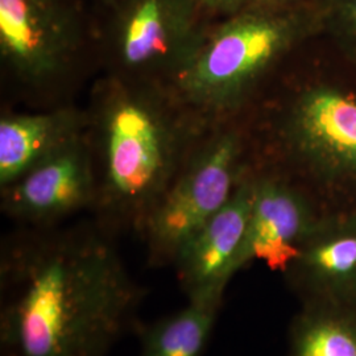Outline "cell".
<instances>
[{"label": "cell", "instance_id": "obj_1", "mask_svg": "<svg viewBox=\"0 0 356 356\" xmlns=\"http://www.w3.org/2000/svg\"><path fill=\"white\" fill-rule=\"evenodd\" d=\"M148 294L98 223L20 229L0 254V354L110 356Z\"/></svg>", "mask_w": 356, "mask_h": 356}, {"label": "cell", "instance_id": "obj_16", "mask_svg": "<svg viewBox=\"0 0 356 356\" xmlns=\"http://www.w3.org/2000/svg\"><path fill=\"white\" fill-rule=\"evenodd\" d=\"M202 10L231 15L245 8H252L254 0H197Z\"/></svg>", "mask_w": 356, "mask_h": 356}, {"label": "cell", "instance_id": "obj_6", "mask_svg": "<svg viewBox=\"0 0 356 356\" xmlns=\"http://www.w3.org/2000/svg\"><path fill=\"white\" fill-rule=\"evenodd\" d=\"M111 49L116 76L166 85L204 38L197 0H119Z\"/></svg>", "mask_w": 356, "mask_h": 356}, {"label": "cell", "instance_id": "obj_2", "mask_svg": "<svg viewBox=\"0 0 356 356\" xmlns=\"http://www.w3.org/2000/svg\"><path fill=\"white\" fill-rule=\"evenodd\" d=\"M207 126L166 85L116 74L102 83L91 143L97 223L110 235L139 234Z\"/></svg>", "mask_w": 356, "mask_h": 356}, {"label": "cell", "instance_id": "obj_12", "mask_svg": "<svg viewBox=\"0 0 356 356\" xmlns=\"http://www.w3.org/2000/svg\"><path fill=\"white\" fill-rule=\"evenodd\" d=\"M85 126V116L70 107L4 115L0 119V189L82 135Z\"/></svg>", "mask_w": 356, "mask_h": 356}, {"label": "cell", "instance_id": "obj_11", "mask_svg": "<svg viewBox=\"0 0 356 356\" xmlns=\"http://www.w3.org/2000/svg\"><path fill=\"white\" fill-rule=\"evenodd\" d=\"M254 197L250 170L234 195L179 250L173 267L188 301L223 296L235 276Z\"/></svg>", "mask_w": 356, "mask_h": 356}, {"label": "cell", "instance_id": "obj_9", "mask_svg": "<svg viewBox=\"0 0 356 356\" xmlns=\"http://www.w3.org/2000/svg\"><path fill=\"white\" fill-rule=\"evenodd\" d=\"M325 213L316 197L288 176L254 173V197L235 275L254 261L284 273Z\"/></svg>", "mask_w": 356, "mask_h": 356}, {"label": "cell", "instance_id": "obj_3", "mask_svg": "<svg viewBox=\"0 0 356 356\" xmlns=\"http://www.w3.org/2000/svg\"><path fill=\"white\" fill-rule=\"evenodd\" d=\"M323 32L314 0L282 8H245L213 28L166 86L209 124L225 120L291 51Z\"/></svg>", "mask_w": 356, "mask_h": 356}, {"label": "cell", "instance_id": "obj_13", "mask_svg": "<svg viewBox=\"0 0 356 356\" xmlns=\"http://www.w3.org/2000/svg\"><path fill=\"white\" fill-rule=\"evenodd\" d=\"M223 296L191 300L188 305L136 331L139 356H204L216 325Z\"/></svg>", "mask_w": 356, "mask_h": 356}, {"label": "cell", "instance_id": "obj_5", "mask_svg": "<svg viewBox=\"0 0 356 356\" xmlns=\"http://www.w3.org/2000/svg\"><path fill=\"white\" fill-rule=\"evenodd\" d=\"M244 148L242 132L232 127L198 141L139 232L149 267L173 266L182 245L229 202L250 172Z\"/></svg>", "mask_w": 356, "mask_h": 356}, {"label": "cell", "instance_id": "obj_17", "mask_svg": "<svg viewBox=\"0 0 356 356\" xmlns=\"http://www.w3.org/2000/svg\"><path fill=\"white\" fill-rule=\"evenodd\" d=\"M103 1H106V3H108V4H111V6H115L119 0H103Z\"/></svg>", "mask_w": 356, "mask_h": 356}, {"label": "cell", "instance_id": "obj_14", "mask_svg": "<svg viewBox=\"0 0 356 356\" xmlns=\"http://www.w3.org/2000/svg\"><path fill=\"white\" fill-rule=\"evenodd\" d=\"M288 356H356V307L301 305L289 326Z\"/></svg>", "mask_w": 356, "mask_h": 356}, {"label": "cell", "instance_id": "obj_10", "mask_svg": "<svg viewBox=\"0 0 356 356\" xmlns=\"http://www.w3.org/2000/svg\"><path fill=\"white\" fill-rule=\"evenodd\" d=\"M282 277L301 305L356 307V210L325 211Z\"/></svg>", "mask_w": 356, "mask_h": 356}, {"label": "cell", "instance_id": "obj_8", "mask_svg": "<svg viewBox=\"0 0 356 356\" xmlns=\"http://www.w3.org/2000/svg\"><path fill=\"white\" fill-rule=\"evenodd\" d=\"M98 177L91 143L76 136L1 189V211L26 227H56L95 207Z\"/></svg>", "mask_w": 356, "mask_h": 356}, {"label": "cell", "instance_id": "obj_7", "mask_svg": "<svg viewBox=\"0 0 356 356\" xmlns=\"http://www.w3.org/2000/svg\"><path fill=\"white\" fill-rule=\"evenodd\" d=\"M78 48L79 23L65 0H0L1 60L22 82H56Z\"/></svg>", "mask_w": 356, "mask_h": 356}, {"label": "cell", "instance_id": "obj_4", "mask_svg": "<svg viewBox=\"0 0 356 356\" xmlns=\"http://www.w3.org/2000/svg\"><path fill=\"white\" fill-rule=\"evenodd\" d=\"M276 143L325 211L356 210L355 91L330 82L298 90L279 118Z\"/></svg>", "mask_w": 356, "mask_h": 356}, {"label": "cell", "instance_id": "obj_15", "mask_svg": "<svg viewBox=\"0 0 356 356\" xmlns=\"http://www.w3.org/2000/svg\"><path fill=\"white\" fill-rule=\"evenodd\" d=\"M318 6L323 32L356 61V0H314Z\"/></svg>", "mask_w": 356, "mask_h": 356}]
</instances>
